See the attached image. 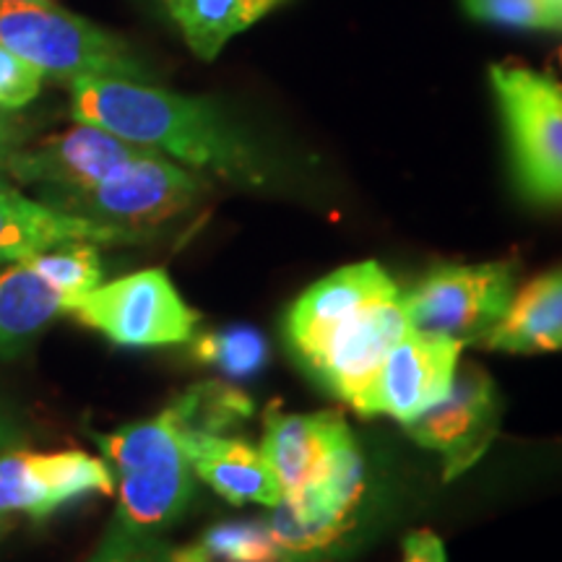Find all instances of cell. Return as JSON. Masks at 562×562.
<instances>
[{"mask_svg": "<svg viewBox=\"0 0 562 562\" xmlns=\"http://www.w3.org/2000/svg\"><path fill=\"white\" fill-rule=\"evenodd\" d=\"M518 269L513 261L446 263L425 273L402 305L412 331L480 344L508 311L516 294Z\"/></svg>", "mask_w": 562, "mask_h": 562, "instance_id": "obj_8", "label": "cell"}, {"mask_svg": "<svg viewBox=\"0 0 562 562\" xmlns=\"http://www.w3.org/2000/svg\"><path fill=\"white\" fill-rule=\"evenodd\" d=\"M284 3L286 0H165V9L191 53L211 63L232 37Z\"/></svg>", "mask_w": 562, "mask_h": 562, "instance_id": "obj_18", "label": "cell"}, {"mask_svg": "<svg viewBox=\"0 0 562 562\" xmlns=\"http://www.w3.org/2000/svg\"><path fill=\"white\" fill-rule=\"evenodd\" d=\"M188 459L195 480L209 484L216 495L232 505L258 503L273 508L281 501V487L266 463L261 448L227 432H186Z\"/></svg>", "mask_w": 562, "mask_h": 562, "instance_id": "obj_15", "label": "cell"}, {"mask_svg": "<svg viewBox=\"0 0 562 562\" xmlns=\"http://www.w3.org/2000/svg\"><path fill=\"white\" fill-rule=\"evenodd\" d=\"M34 463H37L47 497H50L53 513L89 495L115 492V474H112L110 463L87 451L34 453Z\"/></svg>", "mask_w": 562, "mask_h": 562, "instance_id": "obj_19", "label": "cell"}, {"mask_svg": "<svg viewBox=\"0 0 562 562\" xmlns=\"http://www.w3.org/2000/svg\"><path fill=\"white\" fill-rule=\"evenodd\" d=\"M66 313L53 292L24 261L0 269V360L24 355L50 323Z\"/></svg>", "mask_w": 562, "mask_h": 562, "instance_id": "obj_17", "label": "cell"}, {"mask_svg": "<svg viewBox=\"0 0 562 562\" xmlns=\"http://www.w3.org/2000/svg\"><path fill=\"white\" fill-rule=\"evenodd\" d=\"M508 355H544L562 349V266L539 273L513 294L497 326L476 344Z\"/></svg>", "mask_w": 562, "mask_h": 562, "instance_id": "obj_16", "label": "cell"}, {"mask_svg": "<svg viewBox=\"0 0 562 562\" xmlns=\"http://www.w3.org/2000/svg\"><path fill=\"white\" fill-rule=\"evenodd\" d=\"M560 3H562V0H560Z\"/></svg>", "mask_w": 562, "mask_h": 562, "instance_id": "obj_32", "label": "cell"}, {"mask_svg": "<svg viewBox=\"0 0 562 562\" xmlns=\"http://www.w3.org/2000/svg\"><path fill=\"white\" fill-rule=\"evenodd\" d=\"M144 151L149 149L100 125L76 123L37 146H19L5 165V175L21 186H34L37 193H76L100 186Z\"/></svg>", "mask_w": 562, "mask_h": 562, "instance_id": "obj_11", "label": "cell"}, {"mask_svg": "<svg viewBox=\"0 0 562 562\" xmlns=\"http://www.w3.org/2000/svg\"><path fill=\"white\" fill-rule=\"evenodd\" d=\"M191 355L195 362L220 368L229 378H250L269 360V344L248 326H229L222 331L193 336Z\"/></svg>", "mask_w": 562, "mask_h": 562, "instance_id": "obj_21", "label": "cell"}, {"mask_svg": "<svg viewBox=\"0 0 562 562\" xmlns=\"http://www.w3.org/2000/svg\"><path fill=\"white\" fill-rule=\"evenodd\" d=\"M70 87V117L115 133L131 144L165 154L199 175L261 191L273 182V165L261 146L220 104L188 97L151 81L91 76Z\"/></svg>", "mask_w": 562, "mask_h": 562, "instance_id": "obj_1", "label": "cell"}, {"mask_svg": "<svg viewBox=\"0 0 562 562\" xmlns=\"http://www.w3.org/2000/svg\"><path fill=\"white\" fill-rule=\"evenodd\" d=\"M146 240L144 232L112 227L66 214L42 201L0 186V263H21L66 243L131 245Z\"/></svg>", "mask_w": 562, "mask_h": 562, "instance_id": "obj_13", "label": "cell"}, {"mask_svg": "<svg viewBox=\"0 0 562 562\" xmlns=\"http://www.w3.org/2000/svg\"><path fill=\"white\" fill-rule=\"evenodd\" d=\"M501 425L503 398L490 372L459 364L451 391L404 427L417 446L440 456L442 480L453 482L487 456Z\"/></svg>", "mask_w": 562, "mask_h": 562, "instance_id": "obj_10", "label": "cell"}, {"mask_svg": "<svg viewBox=\"0 0 562 562\" xmlns=\"http://www.w3.org/2000/svg\"><path fill=\"white\" fill-rule=\"evenodd\" d=\"M21 140H24V128H21V123L16 117H11V112L0 110V186H5V165H9L11 154L21 146Z\"/></svg>", "mask_w": 562, "mask_h": 562, "instance_id": "obj_29", "label": "cell"}, {"mask_svg": "<svg viewBox=\"0 0 562 562\" xmlns=\"http://www.w3.org/2000/svg\"><path fill=\"white\" fill-rule=\"evenodd\" d=\"M37 277L60 294L63 305L68 307L102 284L104 269L100 248L94 243H66L50 248L24 261Z\"/></svg>", "mask_w": 562, "mask_h": 562, "instance_id": "obj_20", "label": "cell"}, {"mask_svg": "<svg viewBox=\"0 0 562 562\" xmlns=\"http://www.w3.org/2000/svg\"><path fill=\"white\" fill-rule=\"evenodd\" d=\"M66 315L131 349L188 344L201 323V313L182 300L165 269L133 271L100 284L74 302Z\"/></svg>", "mask_w": 562, "mask_h": 562, "instance_id": "obj_9", "label": "cell"}, {"mask_svg": "<svg viewBox=\"0 0 562 562\" xmlns=\"http://www.w3.org/2000/svg\"><path fill=\"white\" fill-rule=\"evenodd\" d=\"M11 529H13V516H5V513H0V539H3Z\"/></svg>", "mask_w": 562, "mask_h": 562, "instance_id": "obj_31", "label": "cell"}, {"mask_svg": "<svg viewBox=\"0 0 562 562\" xmlns=\"http://www.w3.org/2000/svg\"><path fill=\"white\" fill-rule=\"evenodd\" d=\"M409 331L402 292H396L355 307L286 347L323 391L355 409L393 344Z\"/></svg>", "mask_w": 562, "mask_h": 562, "instance_id": "obj_6", "label": "cell"}, {"mask_svg": "<svg viewBox=\"0 0 562 562\" xmlns=\"http://www.w3.org/2000/svg\"><path fill=\"white\" fill-rule=\"evenodd\" d=\"M178 406L188 430L227 432L240 419L252 414V402L240 389L222 381H206L191 385L172 402Z\"/></svg>", "mask_w": 562, "mask_h": 562, "instance_id": "obj_22", "label": "cell"}, {"mask_svg": "<svg viewBox=\"0 0 562 562\" xmlns=\"http://www.w3.org/2000/svg\"><path fill=\"white\" fill-rule=\"evenodd\" d=\"M186 432L178 406L170 404L149 419L97 435L121 495L112 521L161 537L186 513L195 487Z\"/></svg>", "mask_w": 562, "mask_h": 562, "instance_id": "obj_2", "label": "cell"}, {"mask_svg": "<svg viewBox=\"0 0 562 562\" xmlns=\"http://www.w3.org/2000/svg\"><path fill=\"white\" fill-rule=\"evenodd\" d=\"M490 83L518 191L537 206H562V83L518 63L492 66Z\"/></svg>", "mask_w": 562, "mask_h": 562, "instance_id": "obj_4", "label": "cell"}, {"mask_svg": "<svg viewBox=\"0 0 562 562\" xmlns=\"http://www.w3.org/2000/svg\"><path fill=\"white\" fill-rule=\"evenodd\" d=\"M209 562H281L266 521H227L201 533Z\"/></svg>", "mask_w": 562, "mask_h": 562, "instance_id": "obj_24", "label": "cell"}, {"mask_svg": "<svg viewBox=\"0 0 562 562\" xmlns=\"http://www.w3.org/2000/svg\"><path fill=\"white\" fill-rule=\"evenodd\" d=\"M402 562H448L446 544L435 531L419 529L406 533L404 539V560Z\"/></svg>", "mask_w": 562, "mask_h": 562, "instance_id": "obj_28", "label": "cell"}, {"mask_svg": "<svg viewBox=\"0 0 562 562\" xmlns=\"http://www.w3.org/2000/svg\"><path fill=\"white\" fill-rule=\"evenodd\" d=\"M0 513H24L32 521H45L53 516L50 497L34 463V451L13 446L0 453Z\"/></svg>", "mask_w": 562, "mask_h": 562, "instance_id": "obj_23", "label": "cell"}, {"mask_svg": "<svg viewBox=\"0 0 562 562\" xmlns=\"http://www.w3.org/2000/svg\"><path fill=\"white\" fill-rule=\"evenodd\" d=\"M0 45L68 83L91 76L151 81L128 42L53 0H0Z\"/></svg>", "mask_w": 562, "mask_h": 562, "instance_id": "obj_3", "label": "cell"}, {"mask_svg": "<svg viewBox=\"0 0 562 562\" xmlns=\"http://www.w3.org/2000/svg\"><path fill=\"white\" fill-rule=\"evenodd\" d=\"M206 188L203 175L149 149L100 186L76 193H40V201L83 220L149 235L151 227L193 209Z\"/></svg>", "mask_w": 562, "mask_h": 562, "instance_id": "obj_7", "label": "cell"}, {"mask_svg": "<svg viewBox=\"0 0 562 562\" xmlns=\"http://www.w3.org/2000/svg\"><path fill=\"white\" fill-rule=\"evenodd\" d=\"M364 461L349 438L305 490L281 497L266 518L281 562H323L341 550L360 524Z\"/></svg>", "mask_w": 562, "mask_h": 562, "instance_id": "obj_5", "label": "cell"}, {"mask_svg": "<svg viewBox=\"0 0 562 562\" xmlns=\"http://www.w3.org/2000/svg\"><path fill=\"white\" fill-rule=\"evenodd\" d=\"M172 547L154 533H138L110 521L102 542L87 562H172Z\"/></svg>", "mask_w": 562, "mask_h": 562, "instance_id": "obj_26", "label": "cell"}, {"mask_svg": "<svg viewBox=\"0 0 562 562\" xmlns=\"http://www.w3.org/2000/svg\"><path fill=\"white\" fill-rule=\"evenodd\" d=\"M461 351V341L409 331L393 344L378 375L355 404V412L364 417L385 414L406 425L451 391Z\"/></svg>", "mask_w": 562, "mask_h": 562, "instance_id": "obj_12", "label": "cell"}, {"mask_svg": "<svg viewBox=\"0 0 562 562\" xmlns=\"http://www.w3.org/2000/svg\"><path fill=\"white\" fill-rule=\"evenodd\" d=\"M469 16L516 30H562L560 0H463Z\"/></svg>", "mask_w": 562, "mask_h": 562, "instance_id": "obj_25", "label": "cell"}, {"mask_svg": "<svg viewBox=\"0 0 562 562\" xmlns=\"http://www.w3.org/2000/svg\"><path fill=\"white\" fill-rule=\"evenodd\" d=\"M349 438L355 435L341 414H286L271 406L263 419L261 453L277 476L281 497L305 490Z\"/></svg>", "mask_w": 562, "mask_h": 562, "instance_id": "obj_14", "label": "cell"}, {"mask_svg": "<svg viewBox=\"0 0 562 562\" xmlns=\"http://www.w3.org/2000/svg\"><path fill=\"white\" fill-rule=\"evenodd\" d=\"M19 440H21V427L16 417L0 404V453L9 451L13 446H19Z\"/></svg>", "mask_w": 562, "mask_h": 562, "instance_id": "obj_30", "label": "cell"}, {"mask_svg": "<svg viewBox=\"0 0 562 562\" xmlns=\"http://www.w3.org/2000/svg\"><path fill=\"white\" fill-rule=\"evenodd\" d=\"M45 74L30 60L0 45V110L16 112L37 100Z\"/></svg>", "mask_w": 562, "mask_h": 562, "instance_id": "obj_27", "label": "cell"}]
</instances>
